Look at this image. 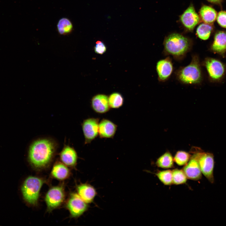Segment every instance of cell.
I'll use <instances>...</instances> for the list:
<instances>
[{
    "instance_id": "cell-1",
    "label": "cell",
    "mask_w": 226,
    "mask_h": 226,
    "mask_svg": "<svg viewBox=\"0 0 226 226\" xmlns=\"http://www.w3.org/2000/svg\"><path fill=\"white\" fill-rule=\"evenodd\" d=\"M58 147L57 143L52 138L37 139L33 141L29 147V160L36 168L44 167L51 161Z\"/></svg>"
},
{
    "instance_id": "cell-2",
    "label": "cell",
    "mask_w": 226,
    "mask_h": 226,
    "mask_svg": "<svg viewBox=\"0 0 226 226\" xmlns=\"http://www.w3.org/2000/svg\"><path fill=\"white\" fill-rule=\"evenodd\" d=\"M164 45L166 54L178 58L183 57L190 50L191 43L188 38L184 35L174 33L166 37Z\"/></svg>"
},
{
    "instance_id": "cell-3",
    "label": "cell",
    "mask_w": 226,
    "mask_h": 226,
    "mask_svg": "<svg viewBox=\"0 0 226 226\" xmlns=\"http://www.w3.org/2000/svg\"><path fill=\"white\" fill-rule=\"evenodd\" d=\"M198 57L194 56L191 62L180 69L176 73L178 80L186 84H196L202 80V75Z\"/></svg>"
},
{
    "instance_id": "cell-4",
    "label": "cell",
    "mask_w": 226,
    "mask_h": 226,
    "mask_svg": "<svg viewBox=\"0 0 226 226\" xmlns=\"http://www.w3.org/2000/svg\"><path fill=\"white\" fill-rule=\"evenodd\" d=\"M43 181L39 178L30 176L24 181L21 188L24 198L29 203L36 204Z\"/></svg>"
},
{
    "instance_id": "cell-5",
    "label": "cell",
    "mask_w": 226,
    "mask_h": 226,
    "mask_svg": "<svg viewBox=\"0 0 226 226\" xmlns=\"http://www.w3.org/2000/svg\"><path fill=\"white\" fill-rule=\"evenodd\" d=\"M196 158L202 174L211 183H213L214 161L213 155L210 153L198 152L193 154Z\"/></svg>"
},
{
    "instance_id": "cell-6",
    "label": "cell",
    "mask_w": 226,
    "mask_h": 226,
    "mask_svg": "<svg viewBox=\"0 0 226 226\" xmlns=\"http://www.w3.org/2000/svg\"><path fill=\"white\" fill-rule=\"evenodd\" d=\"M99 119L89 118L84 120L81 124L84 137V144H88L99 135Z\"/></svg>"
},
{
    "instance_id": "cell-7",
    "label": "cell",
    "mask_w": 226,
    "mask_h": 226,
    "mask_svg": "<svg viewBox=\"0 0 226 226\" xmlns=\"http://www.w3.org/2000/svg\"><path fill=\"white\" fill-rule=\"evenodd\" d=\"M204 64L209 76L213 80H219L223 76L225 71V67L219 61L207 58L205 60Z\"/></svg>"
},
{
    "instance_id": "cell-8",
    "label": "cell",
    "mask_w": 226,
    "mask_h": 226,
    "mask_svg": "<svg viewBox=\"0 0 226 226\" xmlns=\"http://www.w3.org/2000/svg\"><path fill=\"white\" fill-rule=\"evenodd\" d=\"M78 194L73 193L68 201L67 207L73 217L82 214L87 209V205Z\"/></svg>"
},
{
    "instance_id": "cell-9",
    "label": "cell",
    "mask_w": 226,
    "mask_h": 226,
    "mask_svg": "<svg viewBox=\"0 0 226 226\" xmlns=\"http://www.w3.org/2000/svg\"><path fill=\"white\" fill-rule=\"evenodd\" d=\"M64 198L63 188L60 186L53 187L50 189L46 196L48 209L51 210L59 206Z\"/></svg>"
},
{
    "instance_id": "cell-10",
    "label": "cell",
    "mask_w": 226,
    "mask_h": 226,
    "mask_svg": "<svg viewBox=\"0 0 226 226\" xmlns=\"http://www.w3.org/2000/svg\"><path fill=\"white\" fill-rule=\"evenodd\" d=\"M182 170L187 179L196 181L202 178V174L198 161L194 154Z\"/></svg>"
},
{
    "instance_id": "cell-11",
    "label": "cell",
    "mask_w": 226,
    "mask_h": 226,
    "mask_svg": "<svg viewBox=\"0 0 226 226\" xmlns=\"http://www.w3.org/2000/svg\"><path fill=\"white\" fill-rule=\"evenodd\" d=\"M180 20L188 30L192 31L193 30L198 23L200 18L192 5H190L181 15Z\"/></svg>"
},
{
    "instance_id": "cell-12",
    "label": "cell",
    "mask_w": 226,
    "mask_h": 226,
    "mask_svg": "<svg viewBox=\"0 0 226 226\" xmlns=\"http://www.w3.org/2000/svg\"><path fill=\"white\" fill-rule=\"evenodd\" d=\"M156 70L159 80L164 82L167 80L173 71V66L170 59L167 57L159 60L156 65Z\"/></svg>"
},
{
    "instance_id": "cell-13",
    "label": "cell",
    "mask_w": 226,
    "mask_h": 226,
    "mask_svg": "<svg viewBox=\"0 0 226 226\" xmlns=\"http://www.w3.org/2000/svg\"><path fill=\"white\" fill-rule=\"evenodd\" d=\"M117 129V125L111 121L103 119L99 122V136L100 138H113Z\"/></svg>"
},
{
    "instance_id": "cell-14",
    "label": "cell",
    "mask_w": 226,
    "mask_h": 226,
    "mask_svg": "<svg viewBox=\"0 0 226 226\" xmlns=\"http://www.w3.org/2000/svg\"><path fill=\"white\" fill-rule=\"evenodd\" d=\"M93 110L96 113L103 114L107 112L110 108L108 97L104 94H98L94 96L91 101Z\"/></svg>"
},
{
    "instance_id": "cell-15",
    "label": "cell",
    "mask_w": 226,
    "mask_h": 226,
    "mask_svg": "<svg viewBox=\"0 0 226 226\" xmlns=\"http://www.w3.org/2000/svg\"><path fill=\"white\" fill-rule=\"evenodd\" d=\"M61 160L65 164L73 166L76 163L78 155L74 148L68 144L65 143L59 153Z\"/></svg>"
},
{
    "instance_id": "cell-16",
    "label": "cell",
    "mask_w": 226,
    "mask_h": 226,
    "mask_svg": "<svg viewBox=\"0 0 226 226\" xmlns=\"http://www.w3.org/2000/svg\"><path fill=\"white\" fill-rule=\"evenodd\" d=\"M211 49L214 52L223 54L226 51V32L219 31L215 34Z\"/></svg>"
},
{
    "instance_id": "cell-17",
    "label": "cell",
    "mask_w": 226,
    "mask_h": 226,
    "mask_svg": "<svg viewBox=\"0 0 226 226\" xmlns=\"http://www.w3.org/2000/svg\"><path fill=\"white\" fill-rule=\"evenodd\" d=\"M77 191L78 194L86 203L91 202L97 194L95 188L88 184H83L78 186Z\"/></svg>"
},
{
    "instance_id": "cell-18",
    "label": "cell",
    "mask_w": 226,
    "mask_h": 226,
    "mask_svg": "<svg viewBox=\"0 0 226 226\" xmlns=\"http://www.w3.org/2000/svg\"><path fill=\"white\" fill-rule=\"evenodd\" d=\"M200 14L202 20L208 24L214 22L217 17L215 10L212 7L207 5H204L201 7L200 10Z\"/></svg>"
},
{
    "instance_id": "cell-19",
    "label": "cell",
    "mask_w": 226,
    "mask_h": 226,
    "mask_svg": "<svg viewBox=\"0 0 226 226\" xmlns=\"http://www.w3.org/2000/svg\"><path fill=\"white\" fill-rule=\"evenodd\" d=\"M155 164L158 167L164 169L172 168L174 167V160L171 153H165L157 160Z\"/></svg>"
},
{
    "instance_id": "cell-20",
    "label": "cell",
    "mask_w": 226,
    "mask_h": 226,
    "mask_svg": "<svg viewBox=\"0 0 226 226\" xmlns=\"http://www.w3.org/2000/svg\"><path fill=\"white\" fill-rule=\"evenodd\" d=\"M57 29L58 33L61 35H66L71 33L73 30L72 22L68 18H62L58 21Z\"/></svg>"
},
{
    "instance_id": "cell-21",
    "label": "cell",
    "mask_w": 226,
    "mask_h": 226,
    "mask_svg": "<svg viewBox=\"0 0 226 226\" xmlns=\"http://www.w3.org/2000/svg\"><path fill=\"white\" fill-rule=\"evenodd\" d=\"M69 174V170L67 167L60 163H56L53 166L52 171V176L59 180H63L66 178Z\"/></svg>"
},
{
    "instance_id": "cell-22",
    "label": "cell",
    "mask_w": 226,
    "mask_h": 226,
    "mask_svg": "<svg viewBox=\"0 0 226 226\" xmlns=\"http://www.w3.org/2000/svg\"><path fill=\"white\" fill-rule=\"evenodd\" d=\"M154 174L164 185L170 186L173 184L172 170H158Z\"/></svg>"
},
{
    "instance_id": "cell-23",
    "label": "cell",
    "mask_w": 226,
    "mask_h": 226,
    "mask_svg": "<svg viewBox=\"0 0 226 226\" xmlns=\"http://www.w3.org/2000/svg\"><path fill=\"white\" fill-rule=\"evenodd\" d=\"M213 28L212 26L207 23L200 24L196 30V34L200 39L206 40L210 37Z\"/></svg>"
},
{
    "instance_id": "cell-24",
    "label": "cell",
    "mask_w": 226,
    "mask_h": 226,
    "mask_svg": "<svg viewBox=\"0 0 226 226\" xmlns=\"http://www.w3.org/2000/svg\"><path fill=\"white\" fill-rule=\"evenodd\" d=\"M108 101L110 108L117 109L123 105L124 99L120 93L115 92L111 94L108 97Z\"/></svg>"
},
{
    "instance_id": "cell-25",
    "label": "cell",
    "mask_w": 226,
    "mask_h": 226,
    "mask_svg": "<svg viewBox=\"0 0 226 226\" xmlns=\"http://www.w3.org/2000/svg\"><path fill=\"white\" fill-rule=\"evenodd\" d=\"M172 170L173 184L179 185L186 182L187 178L182 170L175 169Z\"/></svg>"
},
{
    "instance_id": "cell-26",
    "label": "cell",
    "mask_w": 226,
    "mask_h": 226,
    "mask_svg": "<svg viewBox=\"0 0 226 226\" xmlns=\"http://www.w3.org/2000/svg\"><path fill=\"white\" fill-rule=\"evenodd\" d=\"M191 157L188 153L183 151H178L174 158V161L178 165L184 166L189 161Z\"/></svg>"
},
{
    "instance_id": "cell-27",
    "label": "cell",
    "mask_w": 226,
    "mask_h": 226,
    "mask_svg": "<svg viewBox=\"0 0 226 226\" xmlns=\"http://www.w3.org/2000/svg\"><path fill=\"white\" fill-rule=\"evenodd\" d=\"M106 46L103 42L98 40L96 42L94 47V50L96 53L102 54L106 51Z\"/></svg>"
},
{
    "instance_id": "cell-28",
    "label": "cell",
    "mask_w": 226,
    "mask_h": 226,
    "mask_svg": "<svg viewBox=\"0 0 226 226\" xmlns=\"http://www.w3.org/2000/svg\"><path fill=\"white\" fill-rule=\"evenodd\" d=\"M217 21L221 27L226 28V12L221 11L217 16Z\"/></svg>"
},
{
    "instance_id": "cell-29",
    "label": "cell",
    "mask_w": 226,
    "mask_h": 226,
    "mask_svg": "<svg viewBox=\"0 0 226 226\" xmlns=\"http://www.w3.org/2000/svg\"><path fill=\"white\" fill-rule=\"evenodd\" d=\"M208 1L213 3H217L219 2L220 0H207Z\"/></svg>"
}]
</instances>
